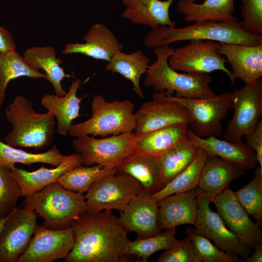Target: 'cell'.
<instances>
[{"label":"cell","mask_w":262,"mask_h":262,"mask_svg":"<svg viewBox=\"0 0 262 262\" xmlns=\"http://www.w3.org/2000/svg\"><path fill=\"white\" fill-rule=\"evenodd\" d=\"M234 195L247 213L261 226L262 225V171L259 167L254 171L251 180Z\"/></svg>","instance_id":"8d00e7d4"},{"label":"cell","mask_w":262,"mask_h":262,"mask_svg":"<svg viewBox=\"0 0 262 262\" xmlns=\"http://www.w3.org/2000/svg\"><path fill=\"white\" fill-rule=\"evenodd\" d=\"M201 262H242L235 253L225 252L213 245L209 238L198 233L193 228L186 230Z\"/></svg>","instance_id":"74e56055"},{"label":"cell","mask_w":262,"mask_h":262,"mask_svg":"<svg viewBox=\"0 0 262 262\" xmlns=\"http://www.w3.org/2000/svg\"><path fill=\"white\" fill-rule=\"evenodd\" d=\"M13 37L7 30L0 26V52L7 53L16 50Z\"/></svg>","instance_id":"7bdbcfd3"},{"label":"cell","mask_w":262,"mask_h":262,"mask_svg":"<svg viewBox=\"0 0 262 262\" xmlns=\"http://www.w3.org/2000/svg\"><path fill=\"white\" fill-rule=\"evenodd\" d=\"M25 198L23 207L35 211L43 219L42 225L51 229L71 227L72 222L87 210L83 194L67 189L58 181Z\"/></svg>","instance_id":"5b68a950"},{"label":"cell","mask_w":262,"mask_h":262,"mask_svg":"<svg viewBox=\"0 0 262 262\" xmlns=\"http://www.w3.org/2000/svg\"><path fill=\"white\" fill-rule=\"evenodd\" d=\"M198 147L188 139L175 145L156 156L163 183L165 185L192 162Z\"/></svg>","instance_id":"4dcf8cb0"},{"label":"cell","mask_w":262,"mask_h":262,"mask_svg":"<svg viewBox=\"0 0 262 262\" xmlns=\"http://www.w3.org/2000/svg\"><path fill=\"white\" fill-rule=\"evenodd\" d=\"M83 39L85 41L83 43H67L62 53H80L108 62L116 52L122 51L123 48L112 31L103 24L93 25Z\"/></svg>","instance_id":"44dd1931"},{"label":"cell","mask_w":262,"mask_h":262,"mask_svg":"<svg viewBox=\"0 0 262 262\" xmlns=\"http://www.w3.org/2000/svg\"><path fill=\"white\" fill-rule=\"evenodd\" d=\"M232 94L234 112L227 126L224 137L228 141L237 142L254 130L262 116V80L245 84Z\"/></svg>","instance_id":"8fae6325"},{"label":"cell","mask_w":262,"mask_h":262,"mask_svg":"<svg viewBox=\"0 0 262 262\" xmlns=\"http://www.w3.org/2000/svg\"><path fill=\"white\" fill-rule=\"evenodd\" d=\"M254 252L245 260L246 262H262V245L258 246L254 249Z\"/></svg>","instance_id":"ee69618b"},{"label":"cell","mask_w":262,"mask_h":262,"mask_svg":"<svg viewBox=\"0 0 262 262\" xmlns=\"http://www.w3.org/2000/svg\"><path fill=\"white\" fill-rule=\"evenodd\" d=\"M21 77L47 80L45 74L30 66L16 50L0 52V108L4 101L8 83Z\"/></svg>","instance_id":"836d02e7"},{"label":"cell","mask_w":262,"mask_h":262,"mask_svg":"<svg viewBox=\"0 0 262 262\" xmlns=\"http://www.w3.org/2000/svg\"><path fill=\"white\" fill-rule=\"evenodd\" d=\"M81 81H72L69 90L64 96L47 94L41 99V105L53 114L57 120V131L63 136L68 134L73 121L79 116L82 99L77 96Z\"/></svg>","instance_id":"4316f807"},{"label":"cell","mask_w":262,"mask_h":262,"mask_svg":"<svg viewBox=\"0 0 262 262\" xmlns=\"http://www.w3.org/2000/svg\"><path fill=\"white\" fill-rule=\"evenodd\" d=\"M116 169V172L130 175L137 180L147 193H155L165 186L162 181L156 156L134 151Z\"/></svg>","instance_id":"d4e9b609"},{"label":"cell","mask_w":262,"mask_h":262,"mask_svg":"<svg viewBox=\"0 0 262 262\" xmlns=\"http://www.w3.org/2000/svg\"><path fill=\"white\" fill-rule=\"evenodd\" d=\"M188 123L172 125L136 138L135 151L156 156L187 137Z\"/></svg>","instance_id":"f1b7e54d"},{"label":"cell","mask_w":262,"mask_h":262,"mask_svg":"<svg viewBox=\"0 0 262 262\" xmlns=\"http://www.w3.org/2000/svg\"><path fill=\"white\" fill-rule=\"evenodd\" d=\"M153 100L144 102L135 113L136 138L174 124L189 123L190 115L179 103L153 95Z\"/></svg>","instance_id":"2e32d148"},{"label":"cell","mask_w":262,"mask_h":262,"mask_svg":"<svg viewBox=\"0 0 262 262\" xmlns=\"http://www.w3.org/2000/svg\"><path fill=\"white\" fill-rule=\"evenodd\" d=\"M158 203V223L161 230L184 224L194 225L198 211L196 189L169 195Z\"/></svg>","instance_id":"d6986e66"},{"label":"cell","mask_w":262,"mask_h":262,"mask_svg":"<svg viewBox=\"0 0 262 262\" xmlns=\"http://www.w3.org/2000/svg\"><path fill=\"white\" fill-rule=\"evenodd\" d=\"M245 171L217 156L208 154L201 169L197 187L211 201L213 197L229 187L232 180H237L244 174Z\"/></svg>","instance_id":"cb8c5ba5"},{"label":"cell","mask_w":262,"mask_h":262,"mask_svg":"<svg viewBox=\"0 0 262 262\" xmlns=\"http://www.w3.org/2000/svg\"><path fill=\"white\" fill-rule=\"evenodd\" d=\"M176 0H122L125 9L123 18L133 24L149 26L151 30L160 26L176 27V21L171 19L169 9Z\"/></svg>","instance_id":"603a6c76"},{"label":"cell","mask_w":262,"mask_h":262,"mask_svg":"<svg viewBox=\"0 0 262 262\" xmlns=\"http://www.w3.org/2000/svg\"><path fill=\"white\" fill-rule=\"evenodd\" d=\"M74 245L71 227L55 229L37 225L26 249L16 262H52L65 259Z\"/></svg>","instance_id":"4fadbf2b"},{"label":"cell","mask_w":262,"mask_h":262,"mask_svg":"<svg viewBox=\"0 0 262 262\" xmlns=\"http://www.w3.org/2000/svg\"><path fill=\"white\" fill-rule=\"evenodd\" d=\"M207 155L205 150L198 147L196 156L191 164L161 190L150 194L151 198L158 201L169 195L196 189L198 186L201 169Z\"/></svg>","instance_id":"d6a6232c"},{"label":"cell","mask_w":262,"mask_h":262,"mask_svg":"<svg viewBox=\"0 0 262 262\" xmlns=\"http://www.w3.org/2000/svg\"><path fill=\"white\" fill-rule=\"evenodd\" d=\"M241 27L251 33L262 36V0H240Z\"/></svg>","instance_id":"ab89813d"},{"label":"cell","mask_w":262,"mask_h":262,"mask_svg":"<svg viewBox=\"0 0 262 262\" xmlns=\"http://www.w3.org/2000/svg\"><path fill=\"white\" fill-rule=\"evenodd\" d=\"M116 172L115 168H107L100 164L90 167L81 164L64 173L57 181L67 189L83 194L95 181Z\"/></svg>","instance_id":"e575fe53"},{"label":"cell","mask_w":262,"mask_h":262,"mask_svg":"<svg viewBox=\"0 0 262 262\" xmlns=\"http://www.w3.org/2000/svg\"><path fill=\"white\" fill-rule=\"evenodd\" d=\"M71 227L74 245L65 262L128 261L131 240L112 210H87L72 222Z\"/></svg>","instance_id":"6da1fadb"},{"label":"cell","mask_w":262,"mask_h":262,"mask_svg":"<svg viewBox=\"0 0 262 262\" xmlns=\"http://www.w3.org/2000/svg\"><path fill=\"white\" fill-rule=\"evenodd\" d=\"M176 228L165 229L164 232L148 237L137 238L130 242L128 254L135 255L143 262H147L152 254L161 250H166L179 245L180 240L175 238Z\"/></svg>","instance_id":"d590c367"},{"label":"cell","mask_w":262,"mask_h":262,"mask_svg":"<svg viewBox=\"0 0 262 262\" xmlns=\"http://www.w3.org/2000/svg\"><path fill=\"white\" fill-rule=\"evenodd\" d=\"M144 192L140 183L131 176L116 172L95 181L85 196L87 211H123L129 203Z\"/></svg>","instance_id":"ba28073f"},{"label":"cell","mask_w":262,"mask_h":262,"mask_svg":"<svg viewBox=\"0 0 262 262\" xmlns=\"http://www.w3.org/2000/svg\"><path fill=\"white\" fill-rule=\"evenodd\" d=\"M235 0H180L177 11L183 15L186 22L214 21L228 22L238 20L234 16Z\"/></svg>","instance_id":"484cf974"},{"label":"cell","mask_w":262,"mask_h":262,"mask_svg":"<svg viewBox=\"0 0 262 262\" xmlns=\"http://www.w3.org/2000/svg\"><path fill=\"white\" fill-rule=\"evenodd\" d=\"M189 41L185 46L175 49L168 58V64L172 69L190 74L222 70L234 85L236 79L226 67L227 61L219 52L220 43L202 40Z\"/></svg>","instance_id":"30bf717a"},{"label":"cell","mask_w":262,"mask_h":262,"mask_svg":"<svg viewBox=\"0 0 262 262\" xmlns=\"http://www.w3.org/2000/svg\"><path fill=\"white\" fill-rule=\"evenodd\" d=\"M158 201L152 199L149 194L143 192L120 212V223L127 233L135 232L138 238L155 235L162 231L158 223Z\"/></svg>","instance_id":"e0dca14e"},{"label":"cell","mask_w":262,"mask_h":262,"mask_svg":"<svg viewBox=\"0 0 262 262\" xmlns=\"http://www.w3.org/2000/svg\"><path fill=\"white\" fill-rule=\"evenodd\" d=\"M38 217L35 211L24 207L7 216L0 234V262H16L34 233Z\"/></svg>","instance_id":"5bb4252c"},{"label":"cell","mask_w":262,"mask_h":262,"mask_svg":"<svg viewBox=\"0 0 262 262\" xmlns=\"http://www.w3.org/2000/svg\"><path fill=\"white\" fill-rule=\"evenodd\" d=\"M82 164V156L76 153L67 155V158L55 168L42 167L33 171H28L14 167L11 170L19 185L21 196L26 197L57 181L64 173Z\"/></svg>","instance_id":"7402d4cb"},{"label":"cell","mask_w":262,"mask_h":262,"mask_svg":"<svg viewBox=\"0 0 262 262\" xmlns=\"http://www.w3.org/2000/svg\"><path fill=\"white\" fill-rule=\"evenodd\" d=\"M7 217L5 218L0 219V234L4 227L5 221L7 218Z\"/></svg>","instance_id":"f6af8a7d"},{"label":"cell","mask_w":262,"mask_h":262,"mask_svg":"<svg viewBox=\"0 0 262 262\" xmlns=\"http://www.w3.org/2000/svg\"><path fill=\"white\" fill-rule=\"evenodd\" d=\"M23 58L33 68L41 69L45 72L47 80L53 86L55 95L62 97L66 95L61 85L65 78L71 76L65 72L61 66L63 61L57 57L55 49L50 46H34L25 49Z\"/></svg>","instance_id":"83f0119b"},{"label":"cell","mask_w":262,"mask_h":262,"mask_svg":"<svg viewBox=\"0 0 262 262\" xmlns=\"http://www.w3.org/2000/svg\"><path fill=\"white\" fill-rule=\"evenodd\" d=\"M158 262H201L190 239L187 236L180 243L161 253Z\"/></svg>","instance_id":"60d3db41"},{"label":"cell","mask_w":262,"mask_h":262,"mask_svg":"<svg viewBox=\"0 0 262 262\" xmlns=\"http://www.w3.org/2000/svg\"><path fill=\"white\" fill-rule=\"evenodd\" d=\"M211 201L214 204L216 212L225 225L243 245L254 249L262 245L260 224L250 218L229 187L213 197Z\"/></svg>","instance_id":"7c38bea8"},{"label":"cell","mask_w":262,"mask_h":262,"mask_svg":"<svg viewBox=\"0 0 262 262\" xmlns=\"http://www.w3.org/2000/svg\"><path fill=\"white\" fill-rule=\"evenodd\" d=\"M92 116L87 120L72 124L68 132L79 137L92 135L106 137L132 131L136 126L134 104L129 99L107 101L101 95L93 97Z\"/></svg>","instance_id":"8992f818"},{"label":"cell","mask_w":262,"mask_h":262,"mask_svg":"<svg viewBox=\"0 0 262 262\" xmlns=\"http://www.w3.org/2000/svg\"><path fill=\"white\" fill-rule=\"evenodd\" d=\"M149 64L148 58L141 50L131 54L118 51L112 56L105 69L113 73H119L130 81L133 85L135 93L142 99L145 96L140 81L141 76L147 72Z\"/></svg>","instance_id":"f546056e"},{"label":"cell","mask_w":262,"mask_h":262,"mask_svg":"<svg viewBox=\"0 0 262 262\" xmlns=\"http://www.w3.org/2000/svg\"><path fill=\"white\" fill-rule=\"evenodd\" d=\"M20 196L19 185L11 170L0 166V219L6 217L17 208Z\"/></svg>","instance_id":"f35d334b"},{"label":"cell","mask_w":262,"mask_h":262,"mask_svg":"<svg viewBox=\"0 0 262 262\" xmlns=\"http://www.w3.org/2000/svg\"><path fill=\"white\" fill-rule=\"evenodd\" d=\"M246 144L255 152L260 169L262 171V120H261L254 130L245 135Z\"/></svg>","instance_id":"b9f144b4"},{"label":"cell","mask_w":262,"mask_h":262,"mask_svg":"<svg viewBox=\"0 0 262 262\" xmlns=\"http://www.w3.org/2000/svg\"><path fill=\"white\" fill-rule=\"evenodd\" d=\"M5 115L12 129L6 143L13 147L42 149L52 142L56 123L52 113L37 112L32 102L16 96L5 110Z\"/></svg>","instance_id":"3957f363"},{"label":"cell","mask_w":262,"mask_h":262,"mask_svg":"<svg viewBox=\"0 0 262 262\" xmlns=\"http://www.w3.org/2000/svg\"><path fill=\"white\" fill-rule=\"evenodd\" d=\"M192 40L246 45L262 44V36L251 33L243 29L240 26L239 20L228 22H195L181 28L160 26L147 33L144 44L149 49H154L176 42Z\"/></svg>","instance_id":"7a4b0ae2"},{"label":"cell","mask_w":262,"mask_h":262,"mask_svg":"<svg viewBox=\"0 0 262 262\" xmlns=\"http://www.w3.org/2000/svg\"><path fill=\"white\" fill-rule=\"evenodd\" d=\"M174 49L169 45L154 48L156 61L148 67L145 85L156 92L164 91L177 97L205 98L215 96L210 86L213 79L208 73H180L170 66L168 59Z\"/></svg>","instance_id":"277c9868"},{"label":"cell","mask_w":262,"mask_h":262,"mask_svg":"<svg viewBox=\"0 0 262 262\" xmlns=\"http://www.w3.org/2000/svg\"><path fill=\"white\" fill-rule=\"evenodd\" d=\"M187 135L193 145L203 149L208 154L217 156L246 171L256 166L257 160L255 151L242 140L232 142L213 136L202 138L195 134L189 129Z\"/></svg>","instance_id":"ffe728a7"},{"label":"cell","mask_w":262,"mask_h":262,"mask_svg":"<svg viewBox=\"0 0 262 262\" xmlns=\"http://www.w3.org/2000/svg\"><path fill=\"white\" fill-rule=\"evenodd\" d=\"M197 192L198 211L194 224L196 230L213 241L220 249L240 255L245 260L249 256L251 249L243 245L229 229L216 212L210 207L208 196L198 187Z\"/></svg>","instance_id":"9a60e30c"},{"label":"cell","mask_w":262,"mask_h":262,"mask_svg":"<svg viewBox=\"0 0 262 262\" xmlns=\"http://www.w3.org/2000/svg\"><path fill=\"white\" fill-rule=\"evenodd\" d=\"M219 52L231 65L234 79L245 84L255 83L262 77V44L246 45L220 43Z\"/></svg>","instance_id":"ac0fdd59"},{"label":"cell","mask_w":262,"mask_h":262,"mask_svg":"<svg viewBox=\"0 0 262 262\" xmlns=\"http://www.w3.org/2000/svg\"><path fill=\"white\" fill-rule=\"evenodd\" d=\"M67 157L61 154L56 145L42 153H33L12 147L0 141V166L12 169L16 164L28 165L45 163L54 166L61 164Z\"/></svg>","instance_id":"1f68e13d"},{"label":"cell","mask_w":262,"mask_h":262,"mask_svg":"<svg viewBox=\"0 0 262 262\" xmlns=\"http://www.w3.org/2000/svg\"><path fill=\"white\" fill-rule=\"evenodd\" d=\"M153 95L176 101L185 108L190 115L188 129L202 138L221 135V122L226 118L228 110L232 108L233 104V95L230 92L205 98L177 97L167 94L164 91L156 92Z\"/></svg>","instance_id":"52a82bcc"},{"label":"cell","mask_w":262,"mask_h":262,"mask_svg":"<svg viewBox=\"0 0 262 262\" xmlns=\"http://www.w3.org/2000/svg\"><path fill=\"white\" fill-rule=\"evenodd\" d=\"M134 132L123 133L101 139L85 135L72 141L77 153L86 166L95 164L107 168H116L122 161L135 151Z\"/></svg>","instance_id":"9c48e42d"}]
</instances>
